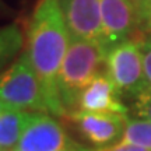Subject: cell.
Returning <instances> with one entry per match:
<instances>
[{
	"instance_id": "cell-10",
	"label": "cell",
	"mask_w": 151,
	"mask_h": 151,
	"mask_svg": "<svg viewBox=\"0 0 151 151\" xmlns=\"http://www.w3.org/2000/svg\"><path fill=\"white\" fill-rule=\"evenodd\" d=\"M34 113L9 109L0 115V151H14Z\"/></svg>"
},
{
	"instance_id": "cell-9",
	"label": "cell",
	"mask_w": 151,
	"mask_h": 151,
	"mask_svg": "<svg viewBox=\"0 0 151 151\" xmlns=\"http://www.w3.org/2000/svg\"><path fill=\"white\" fill-rule=\"evenodd\" d=\"M119 95L120 94L108 74L99 73L81 94L78 111L127 116V108L120 102Z\"/></svg>"
},
{
	"instance_id": "cell-12",
	"label": "cell",
	"mask_w": 151,
	"mask_h": 151,
	"mask_svg": "<svg viewBox=\"0 0 151 151\" xmlns=\"http://www.w3.org/2000/svg\"><path fill=\"white\" fill-rule=\"evenodd\" d=\"M22 48V32L17 24L0 28V69L16 58Z\"/></svg>"
},
{
	"instance_id": "cell-1",
	"label": "cell",
	"mask_w": 151,
	"mask_h": 151,
	"mask_svg": "<svg viewBox=\"0 0 151 151\" xmlns=\"http://www.w3.org/2000/svg\"><path fill=\"white\" fill-rule=\"evenodd\" d=\"M70 43L59 0H39L28 29L27 53L38 76L49 113L67 116L58 90V76Z\"/></svg>"
},
{
	"instance_id": "cell-15",
	"label": "cell",
	"mask_w": 151,
	"mask_h": 151,
	"mask_svg": "<svg viewBox=\"0 0 151 151\" xmlns=\"http://www.w3.org/2000/svg\"><path fill=\"white\" fill-rule=\"evenodd\" d=\"M94 151H150V150L133 146V144H127V143H120V141H118L116 144L101 147V148H97V150H94Z\"/></svg>"
},
{
	"instance_id": "cell-18",
	"label": "cell",
	"mask_w": 151,
	"mask_h": 151,
	"mask_svg": "<svg viewBox=\"0 0 151 151\" xmlns=\"http://www.w3.org/2000/svg\"><path fill=\"white\" fill-rule=\"evenodd\" d=\"M9 109H14V108L9 106V105H7V104H6L4 101H3V99L0 98V115H1L3 112H6V111H9Z\"/></svg>"
},
{
	"instance_id": "cell-4",
	"label": "cell",
	"mask_w": 151,
	"mask_h": 151,
	"mask_svg": "<svg viewBox=\"0 0 151 151\" xmlns=\"http://www.w3.org/2000/svg\"><path fill=\"white\" fill-rule=\"evenodd\" d=\"M106 74L115 84L119 94L137 97L148 88L139 37L120 42L109 49L106 56Z\"/></svg>"
},
{
	"instance_id": "cell-7",
	"label": "cell",
	"mask_w": 151,
	"mask_h": 151,
	"mask_svg": "<svg viewBox=\"0 0 151 151\" xmlns=\"http://www.w3.org/2000/svg\"><path fill=\"white\" fill-rule=\"evenodd\" d=\"M71 38L104 43L101 0H59Z\"/></svg>"
},
{
	"instance_id": "cell-8",
	"label": "cell",
	"mask_w": 151,
	"mask_h": 151,
	"mask_svg": "<svg viewBox=\"0 0 151 151\" xmlns=\"http://www.w3.org/2000/svg\"><path fill=\"white\" fill-rule=\"evenodd\" d=\"M69 116L81 136L98 148L111 146L116 140H120L126 120V116L122 115L87 111H76Z\"/></svg>"
},
{
	"instance_id": "cell-13",
	"label": "cell",
	"mask_w": 151,
	"mask_h": 151,
	"mask_svg": "<svg viewBox=\"0 0 151 151\" xmlns=\"http://www.w3.org/2000/svg\"><path fill=\"white\" fill-rule=\"evenodd\" d=\"M133 111L139 118L151 120V87L134 97Z\"/></svg>"
},
{
	"instance_id": "cell-2",
	"label": "cell",
	"mask_w": 151,
	"mask_h": 151,
	"mask_svg": "<svg viewBox=\"0 0 151 151\" xmlns=\"http://www.w3.org/2000/svg\"><path fill=\"white\" fill-rule=\"evenodd\" d=\"M109 49L101 42L71 38L58 76V90L67 116L78 111L83 91L106 65Z\"/></svg>"
},
{
	"instance_id": "cell-19",
	"label": "cell",
	"mask_w": 151,
	"mask_h": 151,
	"mask_svg": "<svg viewBox=\"0 0 151 151\" xmlns=\"http://www.w3.org/2000/svg\"><path fill=\"white\" fill-rule=\"evenodd\" d=\"M67 151H86V150H81V148H76V150H67Z\"/></svg>"
},
{
	"instance_id": "cell-5",
	"label": "cell",
	"mask_w": 151,
	"mask_h": 151,
	"mask_svg": "<svg viewBox=\"0 0 151 151\" xmlns=\"http://www.w3.org/2000/svg\"><path fill=\"white\" fill-rule=\"evenodd\" d=\"M104 45L108 49L140 35V13L129 0H101Z\"/></svg>"
},
{
	"instance_id": "cell-14",
	"label": "cell",
	"mask_w": 151,
	"mask_h": 151,
	"mask_svg": "<svg viewBox=\"0 0 151 151\" xmlns=\"http://www.w3.org/2000/svg\"><path fill=\"white\" fill-rule=\"evenodd\" d=\"M139 43H140L141 58H143V67L146 74L147 83L151 87V35H139Z\"/></svg>"
},
{
	"instance_id": "cell-3",
	"label": "cell",
	"mask_w": 151,
	"mask_h": 151,
	"mask_svg": "<svg viewBox=\"0 0 151 151\" xmlns=\"http://www.w3.org/2000/svg\"><path fill=\"white\" fill-rule=\"evenodd\" d=\"M0 98L14 109L49 112L27 50L9 69L0 73Z\"/></svg>"
},
{
	"instance_id": "cell-11",
	"label": "cell",
	"mask_w": 151,
	"mask_h": 151,
	"mask_svg": "<svg viewBox=\"0 0 151 151\" xmlns=\"http://www.w3.org/2000/svg\"><path fill=\"white\" fill-rule=\"evenodd\" d=\"M120 143H127L151 151V120L126 116Z\"/></svg>"
},
{
	"instance_id": "cell-16",
	"label": "cell",
	"mask_w": 151,
	"mask_h": 151,
	"mask_svg": "<svg viewBox=\"0 0 151 151\" xmlns=\"http://www.w3.org/2000/svg\"><path fill=\"white\" fill-rule=\"evenodd\" d=\"M140 32L144 35H151V6L140 18Z\"/></svg>"
},
{
	"instance_id": "cell-6",
	"label": "cell",
	"mask_w": 151,
	"mask_h": 151,
	"mask_svg": "<svg viewBox=\"0 0 151 151\" xmlns=\"http://www.w3.org/2000/svg\"><path fill=\"white\" fill-rule=\"evenodd\" d=\"M63 126L46 113H34L14 151H67L76 150Z\"/></svg>"
},
{
	"instance_id": "cell-17",
	"label": "cell",
	"mask_w": 151,
	"mask_h": 151,
	"mask_svg": "<svg viewBox=\"0 0 151 151\" xmlns=\"http://www.w3.org/2000/svg\"><path fill=\"white\" fill-rule=\"evenodd\" d=\"M129 1L134 6L136 9H137V11L140 13V18L147 11V9L151 6V0H129Z\"/></svg>"
}]
</instances>
